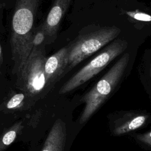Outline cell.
Returning <instances> with one entry per match:
<instances>
[{
  "label": "cell",
  "mask_w": 151,
  "mask_h": 151,
  "mask_svg": "<svg viewBox=\"0 0 151 151\" xmlns=\"http://www.w3.org/2000/svg\"><path fill=\"white\" fill-rule=\"evenodd\" d=\"M121 30L116 26H94L84 28L67 45V72L84 59L113 41Z\"/></svg>",
  "instance_id": "cell-3"
},
{
  "label": "cell",
  "mask_w": 151,
  "mask_h": 151,
  "mask_svg": "<svg viewBox=\"0 0 151 151\" xmlns=\"http://www.w3.org/2000/svg\"><path fill=\"white\" fill-rule=\"evenodd\" d=\"M47 44V35L42 24L38 28H34L30 40L31 51L34 50L44 48Z\"/></svg>",
  "instance_id": "cell-12"
},
{
  "label": "cell",
  "mask_w": 151,
  "mask_h": 151,
  "mask_svg": "<svg viewBox=\"0 0 151 151\" xmlns=\"http://www.w3.org/2000/svg\"><path fill=\"white\" fill-rule=\"evenodd\" d=\"M40 0H17L11 22L10 47L15 75L29 54L30 40Z\"/></svg>",
  "instance_id": "cell-1"
},
{
  "label": "cell",
  "mask_w": 151,
  "mask_h": 151,
  "mask_svg": "<svg viewBox=\"0 0 151 151\" xmlns=\"http://www.w3.org/2000/svg\"><path fill=\"white\" fill-rule=\"evenodd\" d=\"M127 42L124 39L114 40L90 62L80 69L60 89L58 93H69L78 88L103 70L111 61L127 48Z\"/></svg>",
  "instance_id": "cell-5"
},
{
  "label": "cell",
  "mask_w": 151,
  "mask_h": 151,
  "mask_svg": "<svg viewBox=\"0 0 151 151\" xmlns=\"http://www.w3.org/2000/svg\"><path fill=\"white\" fill-rule=\"evenodd\" d=\"M135 139L137 140L140 144H142L146 146H148L149 148L151 146V132L149 130L147 132L142 134H137L134 136Z\"/></svg>",
  "instance_id": "cell-15"
},
{
  "label": "cell",
  "mask_w": 151,
  "mask_h": 151,
  "mask_svg": "<svg viewBox=\"0 0 151 151\" xmlns=\"http://www.w3.org/2000/svg\"><path fill=\"white\" fill-rule=\"evenodd\" d=\"M109 126L113 136H121L147 125L150 120L149 113L143 111H123L111 116Z\"/></svg>",
  "instance_id": "cell-7"
},
{
  "label": "cell",
  "mask_w": 151,
  "mask_h": 151,
  "mask_svg": "<svg viewBox=\"0 0 151 151\" xmlns=\"http://www.w3.org/2000/svg\"><path fill=\"white\" fill-rule=\"evenodd\" d=\"M6 98L8 99L2 102V106H0V113L2 112L3 116L27 111L38 102L22 91L15 92L9 97Z\"/></svg>",
  "instance_id": "cell-10"
},
{
  "label": "cell",
  "mask_w": 151,
  "mask_h": 151,
  "mask_svg": "<svg viewBox=\"0 0 151 151\" xmlns=\"http://www.w3.org/2000/svg\"><path fill=\"white\" fill-rule=\"evenodd\" d=\"M46 58L45 48L32 50L15 74L16 88L37 101L46 97L53 88L44 73Z\"/></svg>",
  "instance_id": "cell-4"
},
{
  "label": "cell",
  "mask_w": 151,
  "mask_h": 151,
  "mask_svg": "<svg viewBox=\"0 0 151 151\" xmlns=\"http://www.w3.org/2000/svg\"><path fill=\"white\" fill-rule=\"evenodd\" d=\"M68 120L66 116L55 119L39 151H69L76 134L72 132Z\"/></svg>",
  "instance_id": "cell-6"
},
{
  "label": "cell",
  "mask_w": 151,
  "mask_h": 151,
  "mask_svg": "<svg viewBox=\"0 0 151 151\" xmlns=\"http://www.w3.org/2000/svg\"><path fill=\"white\" fill-rule=\"evenodd\" d=\"M24 120H21L15 123L0 137V151L12 144L16 139L18 134L24 129Z\"/></svg>",
  "instance_id": "cell-11"
},
{
  "label": "cell",
  "mask_w": 151,
  "mask_h": 151,
  "mask_svg": "<svg viewBox=\"0 0 151 151\" xmlns=\"http://www.w3.org/2000/svg\"><path fill=\"white\" fill-rule=\"evenodd\" d=\"M126 14L130 18L138 21L149 22L151 19L149 14L138 10L134 11H127L126 12Z\"/></svg>",
  "instance_id": "cell-14"
},
{
  "label": "cell",
  "mask_w": 151,
  "mask_h": 151,
  "mask_svg": "<svg viewBox=\"0 0 151 151\" xmlns=\"http://www.w3.org/2000/svg\"><path fill=\"white\" fill-rule=\"evenodd\" d=\"M67 52L66 45L45 60L44 73L49 84L52 87L67 73Z\"/></svg>",
  "instance_id": "cell-8"
},
{
  "label": "cell",
  "mask_w": 151,
  "mask_h": 151,
  "mask_svg": "<svg viewBox=\"0 0 151 151\" xmlns=\"http://www.w3.org/2000/svg\"><path fill=\"white\" fill-rule=\"evenodd\" d=\"M129 60V53H124L81 97L80 103L84 105L78 119L80 125L87 123L113 93L124 77Z\"/></svg>",
  "instance_id": "cell-2"
},
{
  "label": "cell",
  "mask_w": 151,
  "mask_h": 151,
  "mask_svg": "<svg viewBox=\"0 0 151 151\" xmlns=\"http://www.w3.org/2000/svg\"><path fill=\"white\" fill-rule=\"evenodd\" d=\"M3 63V54L2 50L1 47V45L0 43V101L1 104L2 101L5 100V99L7 96V93L8 92V90L6 88L7 86V78L4 75L3 71L2 70V66Z\"/></svg>",
  "instance_id": "cell-13"
},
{
  "label": "cell",
  "mask_w": 151,
  "mask_h": 151,
  "mask_svg": "<svg viewBox=\"0 0 151 151\" xmlns=\"http://www.w3.org/2000/svg\"><path fill=\"white\" fill-rule=\"evenodd\" d=\"M72 0H54V2L42 24L47 35V44L55 40L60 24Z\"/></svg>",
  "instance_id": "cell-9"
}]
</instances>
